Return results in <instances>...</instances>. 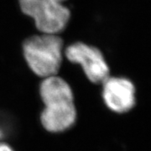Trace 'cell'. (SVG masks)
<instances>
[{
  "label": "cell",
  "mask_w": 151,
  "mask_h": 151,
  "mask_svg": "<svg viewBox=\"0 0 151 151\" xmlns=\"http://www.w3.org/2000/svg\"><path fill=\"white\" fill-rule=\"evenodd\" d=\"M40 97L45 104L41 123L45 129L58 133L75 124L76 111L73 92L65 80L56 76L45 78L40 85Z\"/></svg>",
  "instance_id": "obj_1"
},
{
  "label": "cell",
  "mask_w": 151,
  "mask_h": 151,
  "mask_svg": "<svg viewBox=\"0 0 151 151\" xmlns=\"http://www.w3.org/2000/svg\"><path fill=\"white\" fill-rule=\"evenodd\" d=\"M62 46V39L55 34H43L27 39L23 50L30 69L39 76L46 78L59 71Z\"/></svg>",
  "instance_id": "obj_2"
},
{
  "label": "cell",
  "mask_w": 151,
  "mask_h": 151,
  "mask_svg": "<svg viewBox=\"0 0 151 151\" xmlns=\"http://www.w3.org/2000/svg\"><path fill=\"white\" fill-rule=\"evenodd\" d=\"M65 0H19L22 11L35 20L43 34H57L66 26L70 10L62 4Z\"/></svg>",
  "instance_id": "obj_3"
},
{
  "label": "cell",
  "mask_w": 151,
  "mask_h": 151,
  "mask_svg": "<svg viewBox=\"0 0 151 151\" xmlns=\"http://www.w3.org/2000/svg\"><path fill=\"white\" fill-rule=\"evenodd\" d=\"M65 56L70 62L81 65L92 82L103 83L109 76V67L102 52L96 47L76 42L67 47Z\"/></svg>",
  "instance_id": "obj_4"
},
{
  "label": "cell",
  "mask_w": 151,
  "mask_h": 151,
  "mask_svg": "<svg viewBox=\"0 0 151 151\" xmlns=\"http://www.w3.org/2000/svg\"><path fill=\"white\" fill-rule=\"evenodd\" d=\"M104 103L111 111L125 113L134 108L136 90L134 83L124 77H110L103 82Z\"/></svg>",
  "instance_id": "obj_5"
},
{
  "label": "cell",
  "mask_w": 151,
  "mask_h": 151,
  "mask_svg": "<svg viewBox=\"0 0 151 151\" xmlns=\"http://www.w3.org/2000/svg\"><path fill=\"white\" fill-rule=\"evenodd\" d=\"M0 151H14V150L6 144L0 143Z\"/></svg>",
  "instance_id": "obj_6"
}]
</instances>
